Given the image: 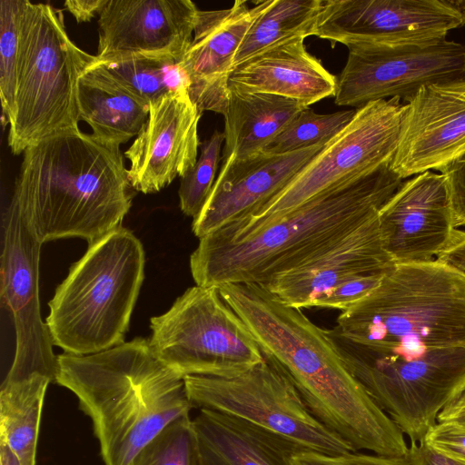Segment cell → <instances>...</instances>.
<instances>
[{"label":"cell","mask_w":465,"mask_h":465,"mask_svg":"<svg viewBox=\"0 0 465 465\" xmlns=\"http://www.w3.org/2000/svg\"><path fill=\"white\" fill-rule=\"evenodd\" d=\"M352 375L411 442L465 383V275L399 263L328 331Z\"/></svg>","instance_id":"6da1fadb"},{"label":"cell","mask_w":465,"mask_h":465,"mask_svg":"<svg viewBox=\"0 0 465 465\" xmlns=\"http://www.w3.org/2000/svg\"><path fill=\"white\" fill-rule=\"evenodd\" d=\"M310 412L354 451L401 456L404 433L352 375L328 331L253 283L217 287Z\"/></svg>","instance_id":"7a4b0ae2"},{"label":"cell","mask_w":465,"mask_h":465,"mask_svg":"<svg viewBox=\"0 0 465 465\" xmlns=\"http://www.w3.org/2000/svg\"><path fill=\"white\" fill-rule=\"evenodd\" d=\"M403 179L387 163L310 199L238 241L207 235L190 256L196 285H262L330 250L376 218Z\"/></svg>","instance_id":"3957f363"},{"label":"cell","mask_w":465,"mask_h":465,"mask_svg":"<svg viewBox=\"0 0 465 465\" xmlns=\"http://www.w3.org/2000/svg\"><path fill=\"white\" fill-rule=\"evenodd\" d=\"M120 147L75 130L25 149L11 198L39 241L88 243L122 227L134 195Z\"/></svg>","instance_id":"277c9868"},{"label":"cell","mask_w":465,"mask_h":465,"mask_svg":"<svg viewBox=\"0 0 465 465\" xmlns=\"http://www.w3.org/2000/svg\"><path fill=\"white\" fill-rule=\"evenodd\" d=\"M55 382L76 396L90 418L104 465H129L161 430L193 409L184 378L142 338L94 354L57 355Z\"/></svg>","instance_id":"5b68a950"},{"label":"cell","mask_w":465,"mask_h":465,"mask_svg":"<svg viewBox=\"0 0 465 465\" xmlns=\"http://www.w3.org/2000/svg\"><path fill=\"white\" fill-rule=\"evenodd\" d=\"M144 265L143 244L126 228L90 243L48 302L53 345L84 356L124 343Z\"/></svg>","instance_id":"8992f818"},{"label":"cell","mask_w":465,"mask_h":465,"mask_svg":"<svg viewBox=\"0 0 465 465\" xmlns=\"http://www.w3.org/2000/svg\"><path fill=\"white\" fill-rule=\"evenodd\" d=\"M96 60L70 39L61 10L23 1L15 101L7 122L14 154L79 130L77 84Z\"/></svg>","instance_id":"52a82bcc"},{"label":"cell","mask_w":465,"mask_h":465,"mask_svg":"<svg viewBox=\"0 0 465 465\" xmlns=\"http://www.w3.org/2000/svg\"><path fill=\"white\" fill-rule=\"evenodd\" d=\"M400 100H377L357 108L346 127L282 191L249 215L211 235L224 242L243 239L322 193L391 163L407 110Z\"/></svg>","instance_id":"ba28073f"},{"label":"cell","mask_w":465,"mask_h":465,"mask_svg":"<svg viewBox=\"0 0 465 465\" xmlns=\"http://www.w3.org/2000/svg\"><path fill=\"white\" fill-rule=\"evenodd\" d=\"M150 322L153 354L183 378H232L264 361L248 326L214 286L187 289Z\"/></svg>","instance_id":"9c48e42d"},{"label":"cell","mask_w":465,"mask_h":465,"mask_svg":"<svg viewBox=\"0 0 465 465\" xmlns=\"http://www.w3.org/2000/svg\"><path fill=\"white\" fill-rule=\"evenodd\" d=\"M184 384L193 408L241 419L301 450L326 455L354 451L310 412L289 379L265 356L241 375L185 376Z\"/></svg>","instance_id":"30bf717a"},{"label":"cell","mask_w":465,"mask_h":465,"mask_svg":"<svg viewBox=\"0 0 465 465\" xmlns=\"http://www.w3.org/2000/svg\"><path fill=\"white\" fill-rule=\"evenodd\" d=\"M346 46L348 58L334 95L339 106L360 108L390 98L409 103L423 85L465 79V46L454 41Z\"/></svg>","instance_id":"8fae6325"},{"label":"cell","mask_w":465,"mask_h":465,"mask_svg":"<svg viewBox=\"0 0 465 465\" xmlns=\"http://www.w3.org/2000/svg\"><path fill=\"white\" fill-rule=\"evenodd\" d=\"M42 245L19 205L10 198L1 215V300L12 314L15 352L5 381L39 372L55 382L57 356L40 312Z\"/></svg>","instance_id":"7c38bea8"},{"label":"cell","mask_w":465,"mask_h":465,"mask_svg":"<svg viewBox=\"0 0 465 465\" xmlns=\"http://www.w3.org/2000/svg\"><path fill=\"white\" fill-rule=\"evenodd\" d=\"M461 26L448 0H323L313 35L344 45H422Z\"/></svg>","instance_id":"4fadbf2b"},{"label":"cell","mask_w":465,"mask_h":465,"mask_svg":"<svg viewBox=\"0 0 465 465\" xmlns=\"http://www.w3.org/2000/svg\"><path fill=\"white\" fill-rule=\"evenodd\" d=\"M378 223L382 247L395 264L437 260L456 230L445 175L427 171L403 182L380 210Z\"/></svg>","instance_id":"5bb4252c"},{"label":"cell","mask_w":465,"mask_h":465,"mask_svg":"<svg viewBox=\"0 0 465 465\" xmlns=\"http://www.w3.org/2000/svg\"><path fill=\"white\" fill-rule=\"evenodd\" d=\"M199 9L190 0H107L99 12L98 62L132 56L181 61Z\"/></svg>","instance_id":"9a60e30c"},{"label":"cell","mask_w":465,"mask_h":465,"mask_svg":"<svg viewBox=\"0 0 465 465\" xmlns=\"http://www.w3.org/2000/svg\"><path fill=\"white\" fill-rule=\"evenodd\" d=\"M202 114L188 91L149 104L147 121L124 153L130 161L128 177L134 191L157 193L193 167Z\"/></svg>","instance_id":"2e32d148"},{"label":"cell","mask_w":465,"mask_h":465,"mask_svg":"<svg viewBox=\"0 0 465 465\" xmlns=\"http://www.w3.org/2000/svg\"><path fill=\"white\" fill-rule=\"evenodd\" d=\"M465 153V79L423 85L403 118L391 168L402 179L440 171Z\"/></svg>","instance_id":"e0dca14e"},{"label":"cell","mask_w":465,"mask_h":465,"mask_svg":"<svg viewBox=\"0 0 465 465\" xmlns=\"http://www.w3.org/2000/svg\"><path fill=\"white\" fill-rule=\"evenodd\" d=\"M286 153L260 152L223 160L211 193L192 230L202 239L252 213L282 191L326 145Z\"/></svg>","instance_id":"ac0fdd59"},{"label":"cell","mask_w":465,"mask_h":465,"mask_svg":"<svg viewBox=\"0 0 465 465\" xmlns=\"http://www.w3.org/2000/svg\"><path fill=\"white\" fill-rule=\"evenodd\" d=\"M257 13L258 4L250 8L244 0L229 9L198 11L193 41L180 63L191 82L189 95L202 112L225 114L233 60Z\"/></svg>","instance_id":"d6986e66"},{"label":"cell","mask_w":465,"mask_h":465,"mask_svg":"<svg viewBox=\"0 0 465 465\" xmlns=\"http://www.w3.org/2000/svg\"><path fill=\"white\" fill-rule=\"evenodd\" d=\"M394 266L382 247L377 216L330 250L261 286L281 302L302 309L313 307L320 298L351 279L386 274Z\"/></svg>","instance_id":"ffe728a7"},{"label":"cell","mask_w":465,"mask_h":465,"mask_svg":"<svg viewBox=\"0 0 465 465\" xmlns=\"http://www.w3.org/2000/svg\"><path fill=\"white\" fill-rule=\"evenodd\" d=\"M296 37L279 43L234 67L229 88L286 97L310 107L334 96L337 77Z\"/></svg>","instance_id":"44dd1931"},{"label":"cell","mask_w":465,"mask_h":465,"mask_svg":"<svg viewBox=\"0 0 465 465\" xmlns=\"http://www.w3.org/2000/svg\"><path fill=\"white\" fill-rule=\"evenodd\" d=\"M200 465H292L301 450L252 423L210 410L193 419Z\"/></svg>","instance_id":"7402d4cb"},{"label":"cell","mask_w":465,"mask_h":465,"mask_svg":"<svg viewBox=\"0 0 465 465\" xmlns=\"http://www.w3.org/2000/svg\"><path fill=\"white\" fill-rule=\"evenodd\" d=\"M76 101L79 121L89 124L95 140L111 146L137 136L149 115V104L96 62L81 74Z\"/></svg>","instance_id":"603a6c76"},{"label":"cell","mask_w":465,"mask_h":465,"mask_svg":"<svg viewBox=\"0 0 465 465\" xmlns=\"http://www.w3.org/2000/svg\"><path fill=\"white\" fill-rule=\"evenodd\" d=\"M303 108L298 102L276 94L230 88L223 114L222 161L246 158L263 151Z\"/></svg>","instance_id":"cb8c5ba5"},{"label":"cell","mask_w":465,"mask_h":465,"mask_svg":"<svg viewBox=\"0 0 465 465\" xmlns=\"http://www.w3.org/2000/svg\"><path fill=\"white\" fill-rule=\"evenodd\" d=\"M53 381L35 372L4 381L0 391V442L16 456L20 465L36 464L39 426L46 389Z\"/></svg>","instance_id":"d4e9b609"},{"label":"cell","mask_w":465,"mask_h":465,"mask_svg":"<svg viewBox=\"0 0 465 465\" xmlns=\"http://www.w3.org/2000/svg\"><path fill=\"white\" fill-rule=\"evenodd\" d=\"M257 4L258 13L236 52L233 68L279 43L313 35L323 0H265Z\"/></svg>","instance_id":"484cf974"},{"label":"cell","mask_w":465,"mask_h":465,"mask_svg":"<svg viewBox=\"0 0 465 465\" xmlns=\"http://www.w3.org/2000/svg\"><path fill=\"white\" fill-rule=\"evenodd\" d=\"M96 64L140 99L150 104L166 94L188 91L191 82L173 57L132 56Z\"/></svg>","instance_id":"4316f807"},{"label":"cell","mask_w":465,"mask_h":465,"mask_svg":"<svg viewBox=\"0 0 465 465\" xmlns=\"http://www.w3.org/2000/svg\"><path fill=\"white\" fill-rule=\"evenodd\" d=\"M356 110L316 114L303 108L262 152L286 153L326 143L351 121Z\"/></svg>","instance_id":"83f0119b"},{"label":"cell","mask_w":465,"mask_h":465,"mask_svg":"<svg viewBox=\"0 0 465 465\" xmlns=\"http://www.w3.org/2000/svg\"><path fill=\"white\" fill-rule=\"evenodd\" d=\"M129 465H200L197 438L190 416L167 425L141 449Z\"/></svg>","instance_id":"f1b7e54d"},{"label":"cell","mask_w":465,"mask_h":465,"mask_svg":"<svg viewBox=\"0 0 465 465\" xmlns=\"http://www.w3.org/2000/svg\"><path fill=\"white\" fill-rule=\"evenodd\" d=\"M224 133H214L200 144V156L195 164L183 177L179 188L181 211L194 219L203 208L216 180V172L222 160L221 152Z\"/></svg>","instance_id":"f546056e"},{"label":"cell","mask_w":465,"mask_h":465,"mask_svg":"<svg viewBox=\"0 0 465 465\" xmlns=\"http://www.w3.org/2000/svg\"><path fill=\"white\" fill-rule=\"evenodd\" d=\"M23 1H0V98L6 122L15 101Z\"/></svg>","instance_id":"4dcf8cb0"},{"label":"cell","mask_w":465,"mask_h":465,"mask_svg":"<svg viewBox=\"0 0 465 465\" xmlns=\"http://www.w3.org/2000/svg\"><path fill=\"white\" fill-rule=\"evenodd\" d=\"M292 465H415L411 448L401 456H386L363 451L326 455L312 451H298L292 457Z\"/></svg>","instance_id":"1f68e13d"},{"label":"cell","mask_w":465,"mask_h":465,"mask_svg":"<svg viewBox=\"0 0 465 465\" xmlns=\"http://www.w3.org/2000/svg\"><path fill=\"white\" fill-rule=\"evenodd\" d=\"M384 276L371 274L351 279L320 298L314 306L344 312L378 287Z\"/></svg>","instance_id":"d6a6232c"},{"label":"cell","mask_w":465,"mask_h":465,"mask_svg":"<svg viewBox=\"0 0 465 465\" xmlns=\"http://www.w3.org/2000/svg\"><path fill=\"white\" fill-rule=\"evenodd\" d=\"M421 441L436 452L465 465V426L450 421H437Z\"/></svg>","instance_id":"836d02e7"},{"label":"cell","mask_w":465,"mask_h":465,"mask_svg":"<svg viewBox=\"0 0 465 465\" xmlns=\"http://www.w3.org/2000/svg\"><path fill=\"white\" fill-rule=\"evenodd\" d=\"M440 172L447 179L454 227L460 229L465 226V153L448 163Z\"/></svg>","instance_id":"e575fe53"},{"label":"cell","mask_w":465,"mask_h":465,"mask_svg":"<svg viewBox=\"0 0 465 465\" xmlns=\"http://www.w3.org/2000/svg\"><path fill=\"white\" fill-rule=\"evenodd\" d=\"M465 275V230L456 229L450 244L437 258Z\"/></svg>","instance_id":"d590c367"},{"label":"cell","mask_w":465,"mask_h":465,"mask_svg":"<svg viewBox=\"0 0 465 465\" xmlns=\"http://www.w3.org/2000/svg\"><path fill=\"white\" fill-rule=\"evenodd\" d=\"M437 421H450L465 426V383L439 413Z\"/></svg>","instance_id":"8d00e7d4"},{"label":"cell","mask_w":465,"mask_h":465,"mask_svg":"<svg viewBox=\"0 0 465 465\" xmlns=\"http://www.w3.org/2000/svg\"><path fill=\"white\" fill-rule=\"evenodd\" d=\"M107 3V0H67L66 9L74 16L77 23L88 22Z\"/></svg>","instance_id":"74e56055"},{"label":"cell","mask_w":465,"mask_h":465,"mask_svg":"<svg viewBox=\"0 0 465 465\" xmlns=\"http://www.w3.org/2000/svg\"><path fill=\"white\" fill-rule=\"evenodd\" d=\"M415 465H461L429 448L422 441L410 446Z\"/></svg>","instance_id":"f35d334b"},{"label":"cell","mask_w":465,"mask_h":465,"mask_svg":"<svg viewBox=\"0 0 465 465\" xmlns=\"http://www.w3.org/2000/svg\"><path fill=\"white\" fill-rule=\"evenodd\" d=\"M0 464L1 465H20L16 456L3 442H0Z\"/></svg>","instance_id":"ab89813d"},{"label":"cell","mask_w":465,"mask_h":465,"mask_svg":"<svg viewBox=\"0 0 465 465\" xmlns=\"http://www.w3.org/2000/svg\"><path fill=\"white\" fill-rule=\"evenodd\" d=\"M449 4L452 5L460 15L462 19V26L465 25V0H448Z\"/></svg>","instance_id":"60d3db41"}]
</instances>
